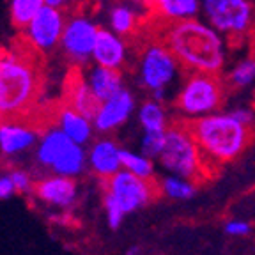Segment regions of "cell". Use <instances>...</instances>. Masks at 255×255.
Returning a JSON list of instances; mask_svg holds the SVG:
<instances>
[{"instance_id":"cell-5","label":"cell","mask_w":255,"mask_h":255,"mask_svg":"<svg viewBox=\"0 0 255 255\" xmlns=\"http://www.w3.org/2000/svg\"><path fill=\"white\" fill-rule=\"evenodd\" d=\"M202 158L195 138L188 126H172L165 135V149L159 163L172 175L184 179H197L202 172Z\"/></svg>"},{"instance_id":"cell-32","label":"cell","mask_w":255,"mask_h":255,"mask_svg":"<svg viewBox=\"0 0 255 255\" xmlns=\"http://www.w3.org/2000/svg\"><path fill=\"white\" fill-rule=\"evenodd\" d=\"M16 193L14 184H12L11 174L9 172H0V200L11 199Z\"/></svg>"},{"instance_id":"cell-6","label":"cell","mask_w":255,"mask_h":255,"mask_svg":"<svg viewBox=\"0 0 255 255\" xmlns=\"http://www.w3.org/2000/svg\"><path fill=\"white\" fill-rule=\"evenodd\" d=\"M202 14L222 36L239 37L254 25L255 5L252 0H202Z\"/></svg>"},{"instance_id":"cell-35","label":"cell","mask_w":255,"mask_h":255,"mask_svg":"<svg viewBox=\"0 0 255 255\" xmlns=\"http://www.w3.org/2000/svg\"><path fill=\"white\" fill-rule=\"evenodd\" d=\"M140 252H142V248L138 245H133V247H129L126 250V255H140Z\"/></svg>"},{"instance_id":"cell-17","label":"cell","mask_w":255,"mask_h":255,"mask_svg":"<svg viewBox=\"0 0 255 255\" xmlns=\"http://www.w3.org/2000/svg\"><path fill=\"white\" fill-rule=\"evenodd\" d=\"M71 140L60 131L59 128H48L41 135L36 147V161L41 167L52 170L57 159L62 156V152L71 145Z\"/></svg>"},{"instance_id":"cell-4","label":"cell","mask_w":255,"mask_h":255,"mask_svg":"<svg viewBox=\"0 0 255 255\" xmlns=\"http://www.w3.org/2000/svg\"><path fill=\"white\" fill-rule=\"evenodd\" d=\"M223 101V85L220 76L190 73L183 82L175 107L184 117L191 121L216 114Z\"/></svg>"},{"instance_id":"cell-27","label":"cell","mask_w":255,"mask_h":255,"mask_svg":"<svg viewBox=\"0 0 255 255\" xmlns=\"http://www.w3.org/2000/svg\"><path fill=\"white\" fill-rule=\"evenodd\" d=\"M255 80V59H243L229 73V82L236 87H247Z\"/></svg>"},{"instance_id":"cell-31","label":"cell","mask_w":255,"mask_h":255,"mask_svg":"<svg viewBox=\"0 0 255 255\" xmlns=\"http://www.w3.org/2000/svg\"><path fill=\"white\" fill-rule=\"evenodd\" d=\"M223 231L229 236H247V234H250L252 227H250V223L245 222V220H231V222L225 223Z\"/></svg>"},{"instance_id":"cell-29","label":"cell","mask_w":255,"mask_h":255,"mask_svg":"<svg viewBox=\"0 0 255 255\" xmlns=\"http://www.w3.org/2000/svg\"><path fill=\"white\" fill-rule=\"evenodd\" d=\"M103 207H105V215H107V223L108 227L112 231H117V229L123 225L124 218V211L121 209V206L116 202V199L110 195V193H105V199H103Z\"/></svg>"},{"instance_id":"cell-2","label":"cell","mask_w":255,"mask_h":255,"mask_svg":"<svg viewBox=\"0 0 255 255\" xmlns=\"http://www.w3.org/2000/svg\"><path fill=\"white\" fill-rule=\"evenodd\" d=\"M39 89L36 64L25 52L0 48V110L11 119L28 108Z\"/></svg>"},{"instance_id":"cell-11","label":"cell","mask_w":255,"mask_h":255,"mask_svg":"<svg viewBox=\"0 0 255 255\" xmlns=\"http://www.w3.org/2000/svg\"><path fill=\"white\" fill-rule=\"evenodd\" d=\"M133 110H135V96L131 94V91L123 89L114 98L100 103V108L92 119L94 129L101 133L114 131L129 119Z\"/></svg>"},{"instance_id":"cell-12","label":"cell","mask_w":255,"mask_h":255,"mask_svg":"<svg viewBox=\"0 0 255 255\" xmlns=\"http://www.w3.org/2000/svg\"><path fill=\"white\" fill-rule=\"evenodd\" d=\"M37 200L48 207L57 209H69L78 197V186L76 181L71 177H60V175H50L37 181L34 188Z\"/></svg>"},{"instance_id":"cell-10","label":"cell","mask_w":255,"mask_h":255,"mask_svg":"<svg viewBox=\"0 0 255 255\" xmlns=\"http://www.w3.org/2000/svg\"><path fill=\"white\" fill-rule=\"evenodd\" d=\"M107 193L116 199L124 215L138 211L154 199V188L151 181L140 179L126 170L117 172L114 177L108 179Z\"/></svg>"},{"instance_id":"cell-30","label":"cell","mask_w":255,"mask_h":255,"mask_svg":"<svg viewBox=\"0 0 255 255\" xmlns=\"http://www.w3.org/2000/svg\"><path fill=\"white\" fill-rule=\"evenodd\" d=\"M9 174H11V179H12V184H14L16 193H21V195H25V193H30V191H34L36 184H34V181H32V175L28 174L27 170L14 168V170H11Z\"/></svg>"},{"instance_id":"cell-21","label":"cell","mask_w":255,"mask_h":255,"mask_svg":"<svg viewBox=\"0 0 255 255\" xmlns=\"http://www.w3.org/2000/svg\"><path fill=\"white\" fill-rule=\"evenodd\" d=\"M85 165H87V152H85V149L82 145L71 143L62 152V156L55 161V165L52 167V174L75 179L76 175H80L84 172Z\"/></svg>"},{"instance_id":"cell-9","label":"cell","mask_w":255,"mask_h":255,"mask_svg":"<svg viewBox=\"0 0 255 255\" xmlns=\"http://www.w3.org/2000/svg\"><path fill=\"white\" fill-rule=\"evenodd\" d=\"M66 16L62 9L44 5L39 14L23 28L25 43L36 52H50L60 44L66 27Z\"/></svg>"},{"instance_id":"cell-1","label":"cell","mask_w":255,"mask_h":255,"mask_svg":"<svg viewBox=\"0 0 255 255\" xmlns=\"http://www.w3.org/2000/svg\"><path fill=\"white\" fill-rule=\"evenodd\" d=\"M163 43L190 73L218 76L225 66V39L211 25L199 18L168 25Z\"/></svg>"},{"instance_id":"cell-26","label":"cell","mask_w":255,"mask_h":255,"mask_svg":"<svg viewBox=\"0 0 255 255\" xmlns=\"http://www.w3.org/2000/svg\"><path fill=\"white\" fill-rule=\"evenodd\" d=\"M161 190L172 200H190L191 197L195 195L197 188L190 179L170 174L161 181Z\"/></svg>"},{"instance_id":"cell-23","label":"cell","mask_w":255,"mask_h":255,"mask_svg":"<svg viewBox=\"0 0 255 255\" xmlns=\"http://www.w3.org/2000/svg\"><path fill=\"white\" fill-rule=\"evenodd\" d=\"M44 5H46V0H11L9 11H11L12 25L18 28H25L39 14Z\"/></svg>"},{"instance_id":"cell-37","label":"cell","mask_w":255,"mask_h":255,"mask_svg":"<svg viewBox=\"0 0 255 255\" xmlns=\"http://www.w3.org/2000/svg\"><path fill=\"white\" fill-rule=\"evenodd\" d=\"M0 121H2V110H0Z\"/></svg>"},{"instance_id":"cell-24","label":"cell","mask_w":255,"mask_h":255,"mask_svg":"<svg viewBox=\"0 0 255 255\" xmlns=\"http://www.w3.org/2000/svg\"><path fill=\"white\" fill-rule=\"evenodd\" d=\"M121 159H123V170L136 175L140 179L151 181V177L154 175V163H152V159L147 158V156H143L142 152L138 154V152L123 149Z\"/></svg>"},{"instance_id":"cell-20","label":"cell","mask_w":255,"mask_h":255,"mask_svg":"<svg viewBox=\"0 0 255 255\" xmlns=\"http://www.w3.org/2000/svg\"><path fill=\"white\" fill-rule=\"evenodd\" d=\"M68 107L76 110L82 116L94 119L96 112L100 108V101L96 100V96L92 94L91 87H89L87 80L78 76V78L71 80L68 87Z\"/></svg>"},{"instance_id":"cell-8","label":"cell","mask_w":255,"mask_h":255,"mask_svg":"<svg viewBox=\"0 0 255 255\" xmlns=\"http://www.w3.org/2000/svg\"><path fill=\"white\" fill-rule=\"evenodd\" d=\"M100 27L84 14H73L64 27L60 48L64 55L76 66H84L92 59Z\"/></svg>"},{"instance_id":"cell-19","label":"cell","mask_w":255,"mask_h":255,"mask_svg":"<svg viewBox=\"0 0 255 255\" xmlns=\"http://www.w3.org/2000/svg\"><path fill=\"white\" fill-rule=\"evenodd\" d=\"M59 129L68 136L73 143L82 145L92 138V131H94V124L89 117L82 116L73 108L66 107L60 110L59 114Z\"/></svg>"},{"instance_id":"cell-28","label":"cell","mask_w":255,"mask_h":255,"mask_svg":"<svg viewBox=\"0 0 255 255\" xmlns=\"http://www.w3.org/2000/svg\"><path fill=\"white\" fill-rule=\"evenodd\" d=\"M165 135L167 131H143L142 143H140V151L147 158H158L161 156L165 149Z\"/></svg>"},{"instance_id":"cell-3","label":"cell","mask_w":255,"mask_h":255,"mask_svg":"<svg viewBox=\"0 0 255 255\" xmlns=\"http://www.w3.org/2000/svg\"><path fill=\"white\" fill-rule=\"evenodd\" d=\"M190 131L206 158L220 163L238 158L250 143V128L227 114H211L202 119L191 121Z\"/></svg>"},{"instance_id":"cell-34","label":"cell","mask_w":255,"mask_h":255,"mask_svg":"<svg viewBox=\"0 0 255 255\" xmlns=\"http://www.w3.org/2000/svg\"><path fill=\"white\" fill-rule=\"evenodd\" d=\"M75 0H46V5H52V7H57V9H68L69 5H73Z\"/></svg>"},{"instance_id":"cell-15","label":"cell","mask_w":255,"mask_h":255,"mask_svg":"<svg viewBox=\"0 0 255 255\" xmlns=\"http://www.w3.org/2000/svg\"><path fill=\"white\" fill-rule=\"evenodd\" d=\"M37 142V133L32 128L14 121L0 123V152L4 156H18Z\"/></svg>"},{"instance_id":"cell-14","label":"cell","mask_w":255,"mask_h":255,"mask_svg":"<svg viewBox=\"0 0 255 255\" xmlns=\"http://www.w3.org/2000/svg\"><path fill=\"white\" fill-rule=\"evenodd\" d=\"M92 60L96 62V66L119 71L123 68L124 60H126V43L123 41V37L117 36L116 32L100 28Z\"/></svg>"},{"instance_id":"cell-18","label":"cell","mask_w":255,"mask_h":255,"mask_svg":"<svg viewBox=\"0 0 255 255\" xmlns=\"http://www.w3.org/2000/svg\"><path fill=\"white\" fill-rule=\"evenodd\" d=\"M87 84L91 87L92 94L96 96V100L103 103V101L110 100L117 92L123 91V75L117 69H108L101 68V66H94L89 71Z\"/></svg>"},{"instance_id":"cell-7","label":"cell","mask_w":255,"mask_h":255,"mask_svg":"<svg viewBox=\"0 0 255 255\" xmlns=\"http://www.w3.org/2000/svg\"><path fill=\"white\" fill-rule=\"evenodd\" d=\"M181 64L165 43H151L142 52L138 64V82L151 94L165 91L175 82Z\"/></svg>"},{"instance_id":"cell-36","label":"cell","mask_w":255,"mask_h":255,"mask_svg":"<svg viewBox=\"0 0 255 255\" xmlns=\"http://www.w3.org/2000/svg\"><path fill=\"white\" fill-rule=\"evenodd\" d=\"M136 4H142V5H152V0H133Z\"/></svg>"},{"instance_id":"cell-13","label":"cell","mask_w":255,"mask_h":255,"mask_svg":"<svg viewBox=\"0 0 255 255\" xmlns=\"http://www.w3.org/2000/svg\"><path fill=\"white\" fill-rule=\"evenodd\" d=\"M121 154H123V149L114 140H108V138L96 140L87 152V165L100 177L110 179L117 172L123 170Z\"/></svg>"},{"instance_id":"cell-16","label":"cell","mask_w":255,"mask_h":255,"mask_svg":"<svg viewBox=\"0 0 255 255\" xmlns=\"http://www.w3.org/2000/svg\"><path fill=\"white\" fill-rule=\"evenodd\" d=\"M152 11L170 25L195 20L202 12V0H152Z\"/></svg>"},{"instance_id":"cell-33","label":"cell","mask_w":255,"mask_h":255,"mask_svg":"<svg viewBox=\"0 0 255 255\" xmlns=\"http://www.w3.org/2000/svg\"><path fill=\"white\" fill-rule=\"evenodd\" d=\"M231 114H232V117H236L239 123L248 128H250V124L254 123V119H255L254 110H250V108H234V110H231Z\"/></svg>"},{"instance_id":"cell-25","label":"cell","mask_w":255,"mask_h":255,"mask_svg":"<svg viewBox=\"0 0 255 255\" xmlns=\"http://www.w3.org/2000/svg\"><path fill=\"white\" fill-rule=\"evenodd\" d=\"M136 14L129 5L117 4L110 9V27L117 36H128L135 30Z\"/></svg>"},{"instance_id":"cell-22","label":"cell","mask_w":255,"mask_h":255,"mask_svg":"<svg viewBox=\"0 0 255 255\" xmlns=\"http://www.w3.org/2000/svg\"><path fill=\"white\" fill-rule=\"evenodd\" d=\"M138 123L143 131H167V114L161 103L154 100L143 101L138 110Z\"/></svg>"}]
</instances>
